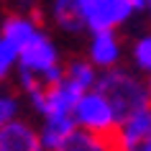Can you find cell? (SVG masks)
Listing matches in <instances>:
<instances>
[{
	"instance_id": "12",
	"label": "cell",
	"mask_w": 151,
	"mask_h": 151,
	"mask_svg": "<svg viewBox=\"0 0 151 151\" xmlns=\"http://www.w3.org/2000/svg\"><path fill=\"white\" fill-rule=\"evenodd\" d=\"M64 77H69L72 82H77L82 90H90V85L95 82V72L87 62H72L67 69H64Z\"/></svg>"
},
{
	"instance_id": "5",
	"label": "cell",
	"mask_w": 151,
	"mask_h": 151,
	"mask_svg": "<svg viewBox=\"0 0 151 151\" xmlns=\"http://www.w3.org/2000/svg\"><path fill=\"white\" fill-rule=\"evenodd\" d=\"M0 151H46L41 143V133H36L26 120H8L0 126Z\"/></svg>"
},
{
	"instance_id": "9",
	"label": "cell",
	"mask_w": 151,
	"mask_h": 151,
	"mask_svg": "<svg viewBox=\"0 0 151 151\" xmlns=\"http://www.w3.org/2000/svg\"><path fill=\"white\" fill-rule=\"evenodd\" d=\"M56 151H110V149H108V143H105V138L100 133H90V131H77L74 128Z\"/></svg>"
},
{
	"instance_id": "13",
	"label": "cell",
	"mask_w": 151,
	"mask_h": 151,
	"mask_svg": "<svg viewBox=\"0 0 151 151\" xmlns=\"http://www.w3.org/2000/svg\"><path fill=\"white\" fill-rule=\"evenodd\" d=\"M18 64V49L0 36V82L10 74V69Z\"/></svg>"
},
{
	"instance_id": "2",
	"label": "cell",
	"mask_w": 151,
	"mask_h": 151,
	"mask_svg": "<svg viewBox=\"0 0 151 151\" xmlns=\"http://www.w3.org/2000/svg\"><path fill=\"white\" fill-rule=\"evenodd\" d=\"M18 67H23V69L39 74L46 85L59 82L64 77V72L56 67L54 44H51V39H49L46 33H41V31H36L31 39L21 46V51H18Z\"/></svg>"
},
{
	"instance_id": "4",
	"label": "cell",
	"mask_w": 151,
	"mask_h": 151,
	"mask_svg": "<svg viewBox=\"0 0 151 151\" xmlns=\"http://www.w3.org/2000/svg\"><path fill=\"white\" fill-rule=\"evenodd\" d=\"M74 120L85 126V131H90V133H105L118 126L113 108L100 92H85L80 97V103L74 108Z\"/></svg>"
},
{
	"instance_id": "8",
	"label": "cell",
	"mask_w": 151,
	"mask_h": 151,
	"mask_svg": "<svg viewBox=\"0 0 151 151\" xmlns=\"http://www.w3.org/2000/svg\"><path fill=\"white\" fill-rule=\"evenodd\" d=\"M36 31H39L36 23L28 21V18H23V16H8L5 21H3V26H0V36H3L5 41H10L18 51H21V46H23Z\"/></svg>"
},
{
	"instance_id": "14",
	"label": "cell",
	"mask_w": 151,
	"mask_h": 151,
	"mask_svg": "<svg viewBox=\"0 0 151 151\" xmlns=\"http://www.w3.org/2000/svg\"><path fill=\"white\" fill-rule=\"evenodd\" d=\"M133 54H136V62L141 64V69H151V36H146L136 44Z\"/></svg>"
},
{
	"instance_id": "15",
	"label": "cell",
	"mask_w": 151,
	"mask_h": 151,
	"mask_svg": "<svg viewBox=\"0 0 151 151\" xmlns=\"http://www.w3.org/2000/svg\"><path fill=\"white\" fill-rule=\"evenodd\" d=\"M18 113V103L13 95H0V126L3 123H8V120L16 118Z\"/></svg>"
},
{
	"instance_id": "1",
	"label": "cell",
	"mask_w": 151,
	"mask_h": 151,
	"mask_svg": "<svg viewBox=\"0 0 151 151\" xmlns=\"http://www.w3.org/2000/svg\"><path fill=\"white\" fill-rule=\"evenodd\" d=\"M97 92L108 100V105L113 108V115L118 123H123L126 118H131L133 113L143 110L151 105V97L146 92L141 82L126 74L120 69H108L97 80Z\"/></svg>"
},
{
	"instance_id": "3",
	"label": "cell",
	"mask_w": 151,
	"mask_h": 151,
	"mask_svg": "<svg viewBox=\"0 0 151 151\" xmlns=\"http://www.w3.org/2000/svg\"><path fill=\"white\" fill-rule=\"evenodd\" d=\"M85 21L95 33L110 31L133 10V0H77Z\"/></svg>"
},
{
	"instance_id": "11",
	"label": "cell",
	"mask_w": 151,
	"mask_h": 151,
	"mask_svg": "<svg viewBox=\"0 0 151 151\" xmlns=\"http://www.w3.org/2000/svg\"><path fill=\"white\" fill-rule=\"evenodd\" d=\"M92 59L100 67H108L118 59V41L110 31L95 33V41H92Z\"/></svg>"
},
{
	"instance_id": "6",
	"label": "cell",
	"mask_w": 151,
	"mask_h": 151,
	"mask_svg": "<svg viewBox=\"0 0 151 151\" xmlns=\"http://www.w3.org/2000/svg\"><path fill=\"white\" fill-rule=\"evenodd\" d=\"M123 151H151V105L120 123Z\"/></svg>"
},
{
	"instance_id": "10",
	"label": "cell",
	"mask_w": 151,
	"mask_h": 151,
	"mask_svg": "<svg viewBox=\"0 0 151 151\" xmlns=\"http://www.w3.org/2000/svg\"><path fill=\"white\" fill-rule=\"evenodd\" d=\"M54 18L67 31H80L82 26L87 23L82 8L77 5V0H56L54 3Z\"/></svg>"
},
{
	"instance_id": "7",
	"label": "cell",
	"mask_w": 151,
	"mask_h": 151,
	"mask_svg": "<svg viewBox=\"0 0 151 151\" xmlns=\"http://www.w3.org/2000/svg\"><path fill=\"white\" fill-rule=\"evenodd\" d=\"M72 131H74V118H72V115L46 118L44 131H41V143H44V149H46V151H56Z\"/></svg>"
}]
</instances>
